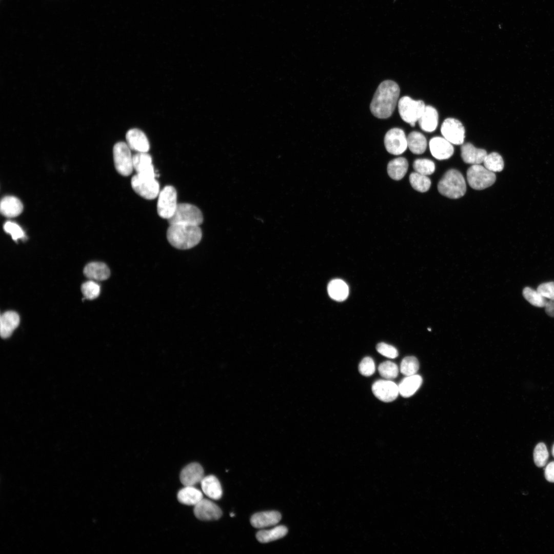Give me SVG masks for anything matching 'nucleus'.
I'll return each mask as SVG.
<instances>
[{
	"label": "nucleus",
	"instance_id": "nucleus-44",
	"mask_svg": "<svg viewBox=\"0 0 554 554\" xmlns=\"http://www.w3.org/2000/svg\"><path fill=\"white\" fill-rule=\"evenodd\" d=\"M546 313L550 316L554 317V299L549 300L545 307Z\"/></svg>",
	"mask_w": 554,
	"mask_h": 554
},
{
	"label": "nucleus",
	"instance_id": "nucleus-16",
	"mask_svg": "<svg viewBox=\"0 0 554 554\" xmlns=\"http://www.w3.org/2000/svg\"><path fill=\"white\" fill-rule=\"evenodd\" d=\"M204 470L200 464L192 463L187 465L181 471L180 481L185 486H194L201 483L204 478Z\"/></svg>",
	"mask_w": 554,
	"mask_h": 554
},
{
	"label": "nucleus",
	"instance_id": "nucleus-19",
	"mask_svg": "<svg viewBox=\"0 0 554 554\" xmlns=\"http://www.w3.org/2000/svg\"><path fill=\"white\" fill-rule=\"evenodd\" d=\"M281 519V515L276 511H266L254 514L250 519L252 526L263 528L277 524Z\"/></svg>",
	"mask_w": 554,
	"mask_h": 554
},
{
	"label": "nucleus",
	"instance_id": "nucleus-11",
	"mask_svg": "<svg viewBox=\"0 0 554 554\" xmlns=\"http://www.w3.org/2000/svg\"><path fill=\"white\" fill-rule=\"evenodd\" d=\"M441 133L450 143L462 145L465 138V128L460 121L453 118H447L441 127Z\"/></svg>",
	"mask_w": 554,
	"mask_h": 554
},
{
	"label": "nucleus",
	"instance_id": "nucleus-18",
	"mask_svg": "<svg viewBox=\"0 0 554 554\" xmlns=\"http://www.w3.org/2000/svg\"><path fill=\"white\" fill-rule=\"evenodd\" d=\"M461 155L463 161L472 165L480 164L487 155L485 150L476 148L472 144H463L461 147Z\"/></svg>",
	"mask_w": 554,
	"mask_h": 554
},
{
	"label": "nucleus",
	"instance_id": "nucleus-26",
	"mask_svg": "<svg viewBox=\"0 0 554 554\" xmlns=\"http://www.w3.org/2000/svg\"><path fill=\"white\" fill-rule=\"evenodd\" d=\"M202 492L193 486H186L179 490L177 498L182 504L195 506L203 499Z\"/></svg>",
	"mask_w": 554,
	"mask_h": 554
},
{
	"label": "nucleus",
	"instance_id": "nucleus-28",
	"mask_svg": "<svg viewBox=\"0 0 554 554\" xmlns=\"http://www.w3.org/2000/svg\"><path fill=\"white\" fill-rule=\"evenodd\" d=\"M327 290L330 297L338 302L346 300L349 294L348 285L341 279L331 280L328 285Z\"/></svg>",
	"mask_w": 554,
	"mask_h": 554
},
{
	"label": "nucleus",
	"instance_id": "nucleus-45",
	"mask_svg": "<svg viewBox=\"0 0 554 554\" xmlns=\"http://www.w3.org/2000/svg\"><path fill=\"white\" fill-rule=\"evenodd\" d=\"M552 454L553 457H554V444H553V445L552 446Z\"/></svg>",
	"mask_w": 554,
	"mask_h": 554
},
{
	"label": "nucleus",
	"instance_id": "nucleus-14",
	"mask_svg": "<svg viewBox=\"0 0 554 554\" xmlns=\"http://www.w3.org/2000/svg\"><path fill=\"white\" fill-rule=\"evenodd\" d=\"M429 149L432 156L439 160L450 158L454 152L451 143L444 137L436 136L429 141Z\"/></svg>",
	"mask_w": 554,
	"mask_h": 554
},
{
	"label": "nucleus",
	"instance_id": "nucleus-1",
	"mask_svg": "<svg viewBox=\"0 0 554 554\" xmlns=\"http://www.w3.org/2000/svg\"><path fill=\"white\" fill-rule=\"evenodd\" d=\"M400 93V87L395 82L386 80L381 83L370 105L372 114L381 119L391 116L398 103Z\"/></svg>",
	"mask_w": 554,
	"mask_h": 554
},
{
	"label": "nucleus",
	"instance_id": "nucleus-27",
	"mask_svg": "<svg viewBox=\"0 0 554 554\" xmlns=\"http://www.w3.org/2000/svg\"><path fill=\"white\" fill-rule=\"evenodd\" d=\"M408 168L407 160L403 157H399L390 161L387 165V172L393 180H401L406 174Z\"/></svg>",
	"mask_w": 554,
	"mask_h": 554
},
{
	"label": "nucleus",
	"instance_id": "nucleus-43",
	"mask_svg": "<svg viewBox=\"0 0 554 554\" xmlns=\"http://www.w3.org/2000/svg\"><path fill=\"white\" fill-rule=\"evenodd\" d=\"M544 474L547 481L554 483V461L551 462L546 466Z\"/></svg>",
	"mask_w": 554,
	"mask_h": 554
},
{
	"label": "nucleus",
	"instance_id": "nucleus-4",
	"mask_svg": "<svg viewBox=\"0 0 554 554\" xmlns=\"http://www.w3.org/2000/svg\"><path fill=\"white\" fill-rule=\"evenodd\" d=\"M169 225L187 224L200 225L203 221L201 210L188 203L178 204L173 215L168 220Z\"/></svg>",
	"mask_w": 554,
	"mask_h": 554
},
{
	"label": "nucleus",
	"instance_id": "nucleus-31",
	"mask_svg": "<svg viewBox=\"0 0 554 554\" xmlns=\"http://www.w3.org/2000/svg\"><path fill=\"white\" fill-rule=\"evenodd\" d=\"M409 182L413 189L421 192H426L431 186V181L427 175L416 172L410 174Z\"/></svg>",
	"mask_w": 554,
	"mask_h": 554
},
{
	"label": "nucleus",
	"instance_id": "nucleus-32",
	"mask_svg": "<svg viewBox=\"0 0 554 554\" xmlns=\"http://www.w3.org/2000/svg\"><path fill=\"white\" fill-rule=\"evenodd\" d=\"M524 298L531 305L538 307H545L548 300L539 292L530 287H525L523 290Z\"/></svg>",
	"mask_w": 554,
	"mask_h": 554
},
{
	"label": "nucleus",
	"instance_id": "nucleus-13",
	"mask_svg": "<svg viewBox=\"0 0 554 554\" xmlns=\"http://www.w3.org/2000/svg\"><path fill=\"white\" fill-rule=\"evenodd\" d=\"M193 511L197 519L204 521L217 520L222 514L221 508L216 504L205 499L194 506Z\"/></svg>",
	"mask_w": 554,
	"mask_h": 554
},
{
	"label": "nucleus",
	"instance_id": "nucleus-9",
	"mask_svg": "<svg viewBox=\"0 0 554 554\" xmlns=\"http://www.w3.org/2000/svg\"><path fill=\"white\" fill-rule=\"evenodd\" d=\"M177 204L175 189L172 186H166L158 195L157 213L161 217L168 220L173 215Z\"/></svg>",
	"mask_w": 554,
	"mask_h": 554
},
{
	"label": "nucleus",
	"instance_id": "nucleus-25",
	"mask_svg": "<svg viewBox=\"0 0 554 554\" xmlns=\"http://www.w3.org/2000/svg\"><path fill=\"white\" fill-rule=\"evenodd\" d=\"M422 383V377L418 374L407 376L398 385L399 394L404 398L412 396Z\"/></svg>",
	"mask_w": 554,
	"mask_h": 554
},
{
	"label": "nucleus",
	"instance_id": "nucleus-21",
	"mask_svg": "<svg viewBox=\"0 0 554 554\" xmlns=\"http://www.w3.org/2000/svg\"><path fill=\"white\" fill-rule=\"evenodd\" d=\"M439 115L437 110L431 106H426L418 120L421 129L428 132L434 131L438 126Z\"/></svg>",
	"mask_w": 554,
	"mask_h": 554
},
{
	"label": "nucleus",
	"instance_id": "nucleus-33",
	"mask_svg": "<svg viewBox=\"0 0 554 554\" xmlns=\"http://www.w3.org/2000/svg\"><path fill=\"white\" fill-rule=\"evenodd\" d=\"M484 167L493 172H500L504 168V161L502 156L497 152L487 154L484 160Z\"/></svg>",
	"mask_w": 554,
	"mask_h": 554
},
{
	"label": "nucleus",
	"instance_id": "nucleus-8",
	"mask_svg": "<svg viewBox=\"0 0 554 554\" xmlns=\"http://www.w3.org/2000/svg\"><path fill=\"white\" fill-rule=\"evenodd\" d=\"M133 190L141 197L147 200H153L159 195L160 185L155 177L136 174L131 180Z\"/></svg>",
	"mask_w": 554,
	"mask_h": 554
},
{
	"label": "nucleus",
	"instance_id": "nucleus-38",
	"mask_svg": "<svg viewBox=\"0 0 554 554\" xmlns=\"http://www.w3.org/2000/svg\"><path fill=\"white\" fill-rule=\"evenodd\" d=\"M81 290L85 299L93 300L99 295L100 286L93 280H90L82 284Z\"/></svg>",
	"mask_w": 554,
	"mask_h": 554
},
{
	"label": "nucleus",
	"instance_id": "nucleus-41",
	"mask_svg": "<svg viewBox=\"0 0 554 554\" xmlns=\"http://www.w3.org/2000/svg\"><path fill=\"white\" fill-rule=\"evenodd\" d=\"M376 349L379 353L388 358L394 359L399 355L398 351L394 347L385 343L378 344Z\"/></svg>",
	"mask_w": 554,
	"mask_h": 554
},
{
	"label": "nucleus",
	"instance_id": "nucleus-2",
	"mask_svg": "<svg viewBox=\"0 0 554 554\" xmlns=\"http://www.w3.org/2000/svg\"><path fill=\"white\" fill-rule=\"evenodd\" d=\"M202 236L199 226L187 224L170 225L167 231L169 243L179 249H190L199 243Z\"/></svg>",
	"mask_w": 554,
	"mask_h": 554
},
{
	"label": "nucleus",
	"instance_id": "nucleus-5",
	"mask_svg": "<svg viewBox=\"0 0 554 554\" xmlns=\"http://www.w3.org/2000/svg\"><path fill=\"white\" fill-rule=\"evenodd\" d=\"M398 110L401 118L411 127H414L425 108L422 100H413L408 96L401 97L398 101Z\"/></svg>",
	"mask_w": 554,
	"mask_h": 554
},
{
	"label": "nucleus",
	"instance_id": "nucleus-17",
	"mask_svg": "<svg viewBox=\"0 0 554 554\" xmlns=\"http://www.w3.org/2000/svg\"><path fill=\"white\" fill-rule=\"evenodd\" d=\"M133 169L136 174L155 177L152 158L147 152H137L133 155Z\"/></svg>",
	"mask_w": 554,
	"mask_h": 554
},
{
	"label": "nucleus",
	"instance_id": "nucleus-23",
	"mask_svg": "<svg viewBox=\"0 0 554 554\" xmlns=\"http://www.w3.org/2000/svg\"><path fill=\"white\" fill-rule=\"evenodd\" d=\"M84 273L87 278L92 280L104 281L109 277L110 272L105 263L91 262L85 267Z\"/></svg>",
	"mask_w": 554,
	"mask_h": 554
},
{
	"label": "nucleus",
	"instance_id": "nucleus-6",
	"mask_svg": "<svg viewBox=\"0 0 554 554\" xmlns=\"http://www.w3.org/2000/svg\"><path fill=\"white\" fill-rule=\"evenodd\" d=\"M469 186L476 190H483L491 186L496 180L494 172L480 164L472 165L467 171Z\"/></svg>",
	"mask_w": 554,
	"mask_h": 554
},
{
	"label": "nucleus",
	"instance_id": "nucleus-22",
	"mask_svg": "<svg viewBox=\"0 0 554 554\" xmlns=\"http://www.w3.org/2000/svg\"><path fill=\"white\" fill-rule=\"evenodd\" d=\"M23 210L21 201L13 196L4 197L1 201V214L7 217H14L19 215Z\"/></svg>",
	"mask_w": 554,
	"mask_h": 554
},
{
	"label": "nucleus",
	"instance_id": "nucleus-40",
	"mask_svg": "<svg viewBox=\"0 0 554 554\" xmlns=\"http://www.w3.org/2000/svg\"><path fill=\"white\" fill-rule=\"evenodd\" d=\"M4 229L5 232L11 235L12 239L14 241L23 239L25 236L23 230L15 223L10 221L7 222L4 225Z\"/></svg>",
	"mask_w": 554,
	"mask_h": 554
},
{
	"label": "nucleus",
	"instance_id": "nucleus-20",
	"mask_svg": "<svg viewBox=\"0 0 554 554\" xmlns=\"http://www.w3.org/2000/svg\"><path fill=\"white\" fill-rule=\"evenodd\" d=\"M19 323L18 314L12 311L4 312L1 315L0 332L2 338L9 337Z\"/></svg>",
	"mask_w": 554,
	"mask_h": 554
},
{
	"label": "nucleus",
	"instance_id": "nucleus-12",
	"mask_svg": "<svg viewBox=\"0 0 554 554\" xmlns=\"http://www.w3.org/2000/svg\"><path fill=\"white\" fill-rule=\"evenodd\" d=\"M372 391L376 398L384 402L394 401L399 394V387L390 380H379L372 386Z\"/></svg>",
	"mask_w": 554,
	"mask_h": 554
},
{
	"label": "nucleus",
	"instance_id": "nucleus-42",
	"mask_svg": "<svg viewBox=\"0 0 554 554\" xmlns=\"http://www.w3.org/2000/svg\"><path fill=\"white\" fill-rule=\"evenodd\" d=\"M537 290L547 299H554V282L542 283L539 285Z\"/></svg>",
	"mask_w": 554,
	"mask_h": 554
},
{
	"label": "nucleus",
	"instance_id": "nucleus-10",
	"mask_svg": "<svg viewBox=\"0 0 554 554\" xmlns=\"http://www.w3.org/2000/svg\"><path fill=\"white\" fill-rule=\"evenodd\" d=\"M384 145L389 153L395 155L402 154L408 147L407 137L404 131L399 128L390 129L385 135Z\"/></svg>",
	"mask_w": 554,
	"mask_h": 554
},
{
	"label": "nucleus",
	"instance_id": "nucleus-15",
	"mask_svg": "<svg viewBox=\"0 0 554 554\" xmlns=\"http://www.w3.org/2000/svg\"><path fill=\"white\" fill-rule=\"evenodd\" d=\"M126 138L130 149L137 152H147L149 151L150 145L148 140L140 129L132 128L129 130L126 133Z\"/></svg>",
	"mask_w": 554,
	"mask_h": 554
},
{
	"label": "nucleus",
	"instance_id": "nucleus-39",
	"mask_svg": "<svg viewBox=\"0 0 554 554\" xmlns=\"http://www.w3.org/2000/svg\"><path fill=\"white\" fill-rule=\"evenodd\" d=\"M375 364L373 359L369 357L363 359L359 365L360 373L366 377L372 375L375 371Z\"/></svg>",
	"mask_w": 554,
	"mask_h": 554
},
{
	"label": "nucleus",
	"instance_id": "nucleus-24",
	"mask_svg": "<svg viewBox=\"0 0 554 554\" xmlns=\"http://www.w3.org/2000/svg\"><path fill=\"white\" fill-rule=\"evenodd\" d=\"M203 492L213 500L220 499L223 494L222 487L219 480L213 475L204 477L201 482Z\"/></svg>",
	"mask_w": 554,
	"mask_h": 554
},
{
	"label": "nucleus",
	"instance_id": "nucleus-29",
	"mask_svg": "<svg viewBox=\"0 0 554 554\" xmlns=\"http://www.w3.org/2000/svg\"><path fill=\"white\" fill-rule=\"evenodd\" d=\"M407 147L414 154L423 153L427 147V140L425 136L417 131H413L407 136Z\"/></svg>",
	"mask_w": 554,
	"mask_h": 554
},
{
	"label": "nucleus",
	"instance_id": "nucleus-30",
	"mask_svg": "<svg viewBox=\"0 0 554 554\" xmlns=\"http://www.w3.org/2000/svg\"><path fill=\"white\" fill-rule=\"evenodd\" d=\"M288 529L283 525L275 526L269 530H262L256 535L257 540L261 543H265L275 541L286 535Z\"/></svg>",
	"mask_w": 554,
	"mask_h": 554
},
{
	"label": "nucleus",
	"instance_id": "nucleus-3",
	"mask_svg": "<svg viewBox=\"0 0 554 554\" xmlns=\"http://www.w3.org/2000/svg\"><path fill=\"white\" fill-rule=\"evenodd\" d=\"M438 189L442 195L446 197L459 199L466 192V182L460 172L456 169H450L439 181Z\"/></svg>",
	"mask_w": 554,
	"mask_h": 554
},
{
	"label": "nucleus",
	"instance_id": "nucleus-7",
	"mask_svg": "<svg viewBox=\"0 0 554 554\" xmlns=\"http://www.w3.org/2000/svg\"><path fill=\"white\" fill-rule=\"evenodd\" d=\"M127 144L120 142L113 148L114 166L116 171L123 176H129L133 169V156Z\"/></svg>",
	"mask_w": 554,
	"mask_h": 554
},
{
	"label": "nucleus",
	"instance_id": "nucleus-34",
	"mask_svg": "<svg viewBox=\"0 0 554 554\" xmlns=\"http://www.w3.org/2000/svg\"><path fill=\"white\" fill-rule=\"evenodd\" d=\"M419 368L417 359L412 356L404 358L401 363V372L406 377L416 374Z\"/></svg>",
	"mask_w": 554,
	"mask_h": 554
},
{
	"label": "nucleus",
	"instance_id": "nucleus-36",
	"mask_svg": "<svg viewBox=\"0 0 554 554\" xmlns=\"http://www.w3.org/2000/svg\"><path fill=\"white\" fill-rule=\"evenodd\" d=\"M549 457L547 447L544 443H539L535 447L533 451V460L538 467L545 466Z\"/></svg>",
	"mask_w": 554,
	"mask_h": 554
},
{
	"label": "nucleus",
	"instance_id": "nucleus-37",
	"mask_svg": "<svg viewBox=\"0 0 554 554\" xmlns=\"http://www.w3.org/2000/svg\"><path fill=\"white\" fill-rule=\"evenodd\" d=\"M380 374L387 380L395 378L399 373L397 365L390 361H385L381 363L378 367Z\"/></svg>",
	"mask_w": 554,
	"mask_h": 554
},
{
	"label": "nucleus",
	"instance_id": "nucleus-35",
	"mask_svg": "<svg viewBox=\"0 0 554 554\" xmlns=\"http://www.w3.org/2000/svg\"><path fill=\"white\" fill-rule=\"evenodd\" d=\"M413 168L415 172L427 176L432 174L435 171V164L430 160L419 159L413 162Z\"/></svg>",
	"mask_w": 554,
	"mask_h": 554
}]
</instances>
